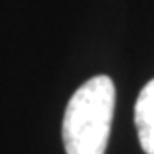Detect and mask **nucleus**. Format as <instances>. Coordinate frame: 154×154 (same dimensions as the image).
<instances>
[{"label":"nucleus","instance_id":"nucleus-1","mask_svg":"<svg viewBox=\"0 0 154 154\" xmlns=\"http://www.w3.org/2000/svg\"><path fill=\"white\" fill-rule=\"evenodd\" d=\"M115 85L109 76H93L74 91L63 115L67 154H104L112 130Z\"/></svg>","mask_w":154,"mask_h":154},{"label":"nucleus","instance_id":"nucleus-2","mask_svg":"<svg viewBox=\"0 0 154 154\" xmlns=\"http://www.w3.org/2000/svg\"><path fill=\"white\" fill-rule=\"evenodd\" d=\"M134 121L143 152L154 154V80H150L143 87L137 97Z\"/></svg>","mask_w":154,"mask_h":154}]
</instances>
